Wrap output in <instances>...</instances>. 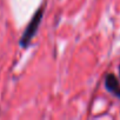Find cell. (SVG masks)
I'll return each mask as SVG.
<instances>
[{"label": "cell", "instance_id": "obj_1", "mask_svg": "<svg viewBox=\"0 0 120 120\" xmlns=\"http://www.w3.org/2000/svg\"><path fill=\"white\" fill-rule=\"evenodd\" d=\"M44 12H45V7L44 6H40L37 12L33 14L32 19L30 20V22L27 24V27L25 28L21 38H20V41H19V45L22 47V48H27L31 44V41L33 40V38L35 37L38 30H39V26L41 24V20H42V17H44Z\"/></svg>", "mask_w": 120, "mask_h": 120}, {"label": "cell", "instance_id": "obj_2", "mask_svg": "<svg viewBox=\"0 0 120 120\" xmlns=\"http://www.w3.org/2000/svg\"><path fill=\"white\" fill-rule=\"evenodd\" d=\"M104 85H105V88L111 94H113L114 97L120 99V82H119V79L116 78L115 74H113V73L106 74L105 80H104Z\"/></svg>", "mask_w": 120, "mask_h": 120}, {"label": "cell", "instance_id": "obj_3", "mask_svg": "<svg viewBox=\"0 0 120 120\" xmlns=\"http://www.w3.org/2000/svg\"><path fill=\"white\" fill-rule=\"evenodd\" d=\"M119 78H120V65H119Z\"/></svg>", "mask_w": 120, "mask_h": 120}]
</instances>
